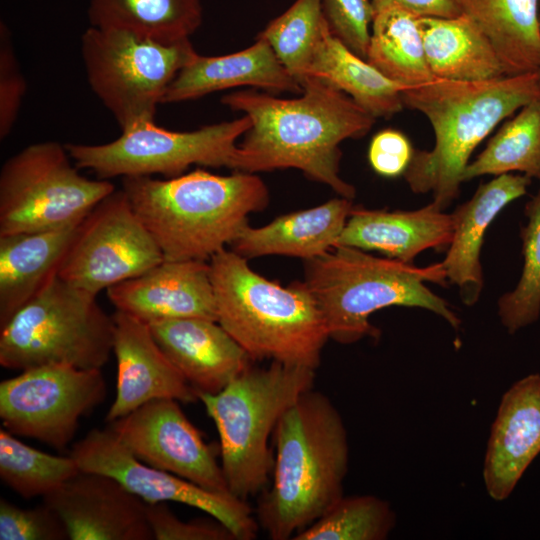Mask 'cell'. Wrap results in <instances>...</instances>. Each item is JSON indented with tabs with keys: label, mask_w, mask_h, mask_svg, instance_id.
<instances>
[{
	"label": "cell",
	"mask_w": 540,
	"mask_h": 540,
	"mask_svg": "<svg viewBox=\"0 0 540 540\" xmlns=\"http://www.w3.org/2000/svg\"><path fill=\"white\" fill-rule=\"evenodd\" d=\"M299 98L280 99L252 90L229 93L221 102L251 120L239 147L236 171L256 173L295 168L353 199L355 188L339 175L346 139L361 138L375 119L326 81L308 77Z\"/></svg>",
	"instance_id": "6da1fadb"
},
{
	"label": "cell",
	"mask_w": 540,
	"mask_h": 540,
	"mask_svg": "<svg viewBox=\"0 0 540 540\" xmlns=\"http://www.w3.org/2000/svg\"><path fill=\"white\" fill-rule=\"evenodd\" d=\"M273 437L272 484L260 497L256 520L270 539L288 540L344 496L347 431L333 402L312 388L282 415Z\"/></svg>",
	"instance_id": "7a4b0ae2"
},
{
	"label": "cell",
	"mask_w": 540,
	"mask_h": 540,
	"mask_svg": "<svg viewBox=\"0 0 540 540\" xmlns=\"http://www.w3.org/2000/svg\"><path fill=\"white\" fill-rule=\"evenodd\" d=\"M164 260L207 261L263 210L269 191L254 173L223 176L196 169L169 179L122 178L121 188Z\"/></svg>",
	"instance_id": "3957f363"
},
{
	"label": "cell",
	"mask_w": 540,
	"mask_h": 540,
	"mask_svg": "<svg viewBox=\"0 0 540 540\" xmlns=\"http://www.w3.org/2000/svg\"><path fill=\"white\" fill-rule=\"evenodd\" d=\"M540 96V71L478 81L434 79L403 91L405 107L430 122L432 150H414L403 174L414 193L432 192L444 210L459 194L476 147L505 118Z\"/></svg>",
	"instance_id": "277c9868"
},
{
	"label": "cell",
	"mask_w": 540,
	"mask_h": 540,
	"mask_svg": "<svg viewBox=\"0 0 540 540\" xmlns=\"http://www.w3.org/2000/svg\"><path fill=\"white\" fill-rule=\"evenodd\" d=\"M217 322L252 360L318 368L329 338L324 316L305 282L282 286L226 248L209 262Z\"/></svg>",
	"instance_id": "5b68a950"
},
{
	"label": "cell",
	"mask_w": 540,
	"mask_h": 540,
	"mask_svg": "<svg viewBox=\"0 0 540 540\" xmlns=\"http://www.w3.org/2000/svg\"><path fill=\"white\" fill-rule=\"evenodd\" d=\"M305 262L304 282L324 316L329 338L338 343L378 337L369 317L389 306L427 309L456 329L461 323L449 304L426 285L446 284L442 262L417 267L345 246Z\"/></svg>",
	"instance_id": "8992f818"
},
{
	"label": "cell",
	"mask_w": 540,
	"mask_h": 540,
	"mask_svg": "<svg viewBox=\"0 0 540 540\" xmlns=\"http://www.w3.org/2000/svg\"><path fill=\"white\" fill-rule=\"evenodd\" d=\"M314 380L315 370L272 361L264 368L249 366L218 393H198L217 428L232 495L246 501L266 489L274 467L269 438Z\"/></svg>",
	"instance_id": "52a82bcc"
},
{
	"label": "cell",
	"mask_w": 540,
	"mask_h": 540,
	"mask_svg": "<svg viewBox=\"0 0 540 540\" xmlns=\"http://www.w3.org/2000/svg\"><path fill=\"white\" fill-rule=\"evenodd\" d=\"M113 339V316L96 295L57 275L0 328V364L20 371L50 364L101 369Z\"/></svg>",
	"instance_id": "ba28073f"
},
{
	"label": "cell",
	"mask_w": 540,
	"mask_h": 540,
	"mask_svg": "<svg viewBox=\"0 0 540 540\" xmlns=\"http://www.w3.org/2000/svg\"><path fill=\"white\" fill-rule=\"evenodd\" d=\"M197 54L189 38L163 42L123 29L94 26L81 36L89 86L121 130L155 120L169 85Z\"/></svg>",
	"instance_id": "9c48e42d"
},
{
	"label": "cell",
	"mask_w": 540,
	"mask_h": 540,
	"mask_svg": "<svg viewBox=\"0 0 540 540\" xmlns=\"http://www.w3.org/2000/svg\"><path fill=\"white\" fill-rule=\"evenodd\" d=\"M115 186L80 174L65 145L31 144L0 171V236L59 229L82 221Z\"/></svg>",
	"instance_id": "30bf717a"
},
{
	"label": "cell",
	"mask_w": 540,
	"mask_h": 540,
	"mask_svg": "<svg viewBox=\"0 0 540 540\" xmlns=\"http://www.w3.org/2000/svg\"><path fill=\"white\" fill-rule=\"evenodd\" d=\"M247 115L193 131H172L145 120L121 130L103 144H65L79 169L93 171L100 179L121 176L176 177L191 165L237 170V139L250 129Z\"/></svg>",
	"instance_id": "8fae6325"
},
{
	"label": "cell",
	"mask_w": 540,
	"mask_h": 540,
	"mask_svg": "<svg viewBox=\"0 0 540 540\" xmlns=\"http://www.w3.org/2000/svg\"><path fill=\"white\" fill-rule=\"evenodd\" d=\"M105 397L101 369L34 367L0 383V419L15 436L63 449L73 439L80 418Z\"/></svg>",
	"instance_id": "7c38bea8"
},
{
	"label": "cell",
	"mask_w": 540,
	"mask_h": 540,
	"mask_svg": "<svg viewBox=\"0 0 540 540\" xmlns=\"http://www.w3.org/2000/svg\"><path fill=\"white\" fill-rule=\"evenodd\" d=\"M163 260L124 191L115 189L81 221L58 276L97 296Z\"/></svg>",
	"instance_id": "4fadbf2b"
},
{
	"label": "cell",
	"mask_w": 540,
	"mask_h": 540,
	"mask_svg": "<svg viewBox=\"0 0 540 540\" xmlns=\"http://www.w3.org/2000/svg\"><path fill=\"white\" fill-rule=\"evenodd\" d=\"M81 472L99 473L120 482L146 503L178 502L200 509L223 523L237 540H252L258 522L245 500L207 490L139 460L110 429H92L70 454Z\"/></svg>",
	"instance_id": "5bb4252c"
},
{
	"label": "cell",
	"mask_w": 540,
	"mask_h": 540,
	"mask_svg": "<svg viewBox=\"0 0 540 540\" xmlns=\"http://www.w3.org/2000/svg\"><path fill=\"white\" fill-rule=\"evenodd\" d=\"M109 428L142 462L207 490L230 493L221 465L179 401L151 400Z\"/></svg>",
	"instance_id": "9a60e30c"
},
{
	"label": "cell",
	"mask_w": 540,
	"mask_h": 540,
	"mask_svg": "<svg viewBox=\"0 0 540 540\" xmlns=\"http://www.w3.org/2000/svg\"><path fill=\"white\" fill-rule=\"evenodd\" d=\"M70 540H151L147 503L116 479L80 472L43 497Z\"/></svg>",
	"instance_id": "2e32d148"
},
{
	"label": "cell",
	"mask_w": 540,
	"mask_h": 540,
	"mask_svg": "<svg viewBox=\"0 0 540 540\" xmlns=\"http://www.w3.org/2000/svg\"><path fill=\"white\" fill-rule=\"evenodd\" d=\"M112 316L117 386L107 422L155 399L168 398L181 403L199 400L195 389L157 344L146 322L118 310Z\"/></svg>",
	"instance_id": "e0dca14e"
},
{
	"label": "cell",
	"mask_w": 540,
	"mask_h": 540,
	"mask_svg": "<svg viewBox=\"0 0 540 540\" xmlns=\"http://www.w3.org/2000/svg\"><path fill=\"white\" fill-rule=\"evenodd\" d=\"M106 291L116 310L147 324L186 317L217 321L210 265L206 261L163 260Z\"/></svg>",
	"instance_id": "ac0fdd59"
},
{
	"label": "cell",
	"mask_w": 540,
	"mask_h": 540,
	"mask_svg": "<svg viewBox=\"0 0 540 540\" xmlns=\"http://www.w3.org/2000/svg\"><path fill=\"white\" fill-rule=\"evenodd\" d=\"M540 453V374L515 382L502 396L483 466L486 491L507 499Z\"/></svg>",
	"instance_id": "d6986e66"
},
{
	"label": "cell",
	"mask_w": 540,
	"mask_h": 540,
	"mask_svg": "<svg viewBox=\"0 0 540 540\" xmlns=\"http://www.w3.org/2000/svg\"><path fill=\"white\" fill-rule=\"evenodd\" d=\"M148 325L157 344L197 394L220 392L251 366L249 354L217 321L186 317Z\"/></svg>",
	"instance_id": "ffe728a7"
},
{
	"label": "cell",
	"mask_w": 540,
	"mask_h": 540,
	"mask_svg": "<svg viewBox=\"0 0 540 540\" xmlns=\"http://www.w3.org/2000/svg\"><path fill=\"white\" fill-rule=\"evenodd\" d=\"M453 232V213H444L435 202L413 211L354 207L335 247L374 250L412 264L424 250L448 247Z\"/></svg>",
	"instance_id": "44dd1931"
},
{
	"label": "cell",
	"mask_w": 540,
	"mask_h": 540,
	"mask_svg": "<svg viewBox=\"0 0 540 540\" xmlns=\"http://www.w3.org/2000/svg\"><path fill=\"white\" fill-rule=\"evenodd\" d=\"M531 178L506 173L481 184L471 199L453 213L454 232L442 261L446 278L460 291L464 304L474 305L483 288L480 262L485 233L497 215L512 201L525 195Z\"/></svg>",
	"instance_id": "7402d4cb"
},
{
	"label": "cell",
	"mask_w": 540,
	"mask_h": 540,
	"mask_svg": "<svg viewBox=\"0 0 540 540\" xmlns=\"http://www.w3.org/2000/svg\"><path fill=\"white\" fill-rule=\"evenodd\" d=\"M239 86L270 92L302 93L303 87L286 70L263 39L250 47L222 56L197 54L169 85L163 103H178Z\"/></svg>",
	"instance_id": "603a6c76"
},
{
	"label": "cell",
	"mask_w": 540,
	"mask_h": 540,
	"mask_svg": "<svg viewBox=\"0 0 540 540\" xmlns=\"http://www.w3.org/2000/svg\"><path fill=\"white\" fill-rule=\"evenodd\" d=\"M353 208L351 199L340 196L262 227L247 224L230 244L231 250L246 259L266 255L313 259L335 247Z\"/></svg>",
	"instance_id": "cb8c5ba5"
},
{
	"label": "cell",
	"mask_w": 540,
	"mask_h": 540,
	"mask_svg": "<svg viewBox=\"0 0 540 540\" xmlns=\"http://www.w3.org/2000/svg\"><path fill=\"white\" fill-rule=\"evenodd\" d=\"M80 223L0 236V328L58 275Z\"/></svg>",
	"instance_id": "d4e9b609"
},
{
	"label": "cell",
	"mask_w": 540,
	"mask_h": 540,
	"mask_svg": "<svg viewBox=\"0 0 540 540\" xmlns=\"http://www.w3.org/2000/svg\"><path fill=\"white\" fill-rule=\"evenodd\" d=\"M419 26L435 78L478 82L507 76L492 42L467 15L420 17Z\"/></svg>",
	"instance_id": "484cf974"
},
{
	"label": "cell",
	"mask_w": 540,
	"mask_h": 540,
	"mask_svg": "<svg viewBox=\"0 0 540 540\" xmlns=\"http://www.w3.org/2000/svg\"><path fill=\"white\" fill-rule=\"evenodd\" d=\"M308 77L320 78L344 92L374 118H390L400 112L405 107L403 91L409 88L390 80L352 52L332 33L329 24L314 50Z\"/></svg>",
	"instance_id": "4316f807"
},
{
	"label": "cell",
	"mask_w": 540,
	"mask_h": 540,
	"mask_svg": "<svg viewBox=\"0 0 540 540\" xmlns=\"http://www.w3.org/2000/svg\"><path fill=\"white\" fill-rule=\"evenodd\" d=\"M495 47L507 75L540 71V0H456Z\"/></svg>",
	"instance_id": "83f0119b"
},
{
	"label": "cell",
	"mask_w": 540,
	"mask_h": 540,
	"mask_svg": "<svg viewBox=\"0 0 540 540\" xmlns=\"http://www.w3.org/2000/svg\"><path fill=\"white\" fill-rule=\"evenodd\" d=\"M88 17L94 27L175 42L199 28L202 6L200 0H89Z\"/></svg>",
	"instance_id": "f1b7e54d"
},
{
	"label": "cell",
	"mask_w": 540,
	"mask_h": 540,
	"mask_svg": "<svg viewBox=\"0 0 540 540\" xmlns=\"http://www.w3.org/2000/svg\"><path fill=\"white\" fill-rule=\"evenodd\" d=\"M418 16L389 6L375 12L366 60L390 80L414 87L436 79L426 61Z\"/></svg>",
	"instance_id": "f546056e"
},
{
	"label": "cell",
	"mask_w": 540,
	"mask_h": 540,
	"mask_svg": "<svg viewBox=\"0 0 540 540\" xmlns=\"http://www.w3.org/2000/svg\"><path fill=\"white\" fill-rule=\"evenodd\" d=\"M512 172L540 179V96L500 127L485 149L468 163L461 181Z\"/></svg>",
	"instance_id": "4dcf8cb0"
},
{
	"label": "cell",
	"mask_w": 540,
	"mask_h": 540,
	"mask_svg": "<svg viewBox=\"0 0 540 540\" xmlns=\"http://www.w3.org/2000/svg\"><path fill=\"white\" fill-rule=\"evenodd\" d=\"M80 472L71 455L42 452L0 430V477L21 497H45Z\"/></svg>",
	"instance_id": "1f68e13d"
},
{
	"label": "cell",
	"mask_w": 540,
	"mask_h": 540,
	"mask_svg": "<svg viewBox=\"0 0 540 540\" xmlns=\"http://www.w3.org/2000/svg\"><path fill=\"white\" fill-rule=\"evenodd\" d=\"M395 524L396 515L386 500L374 495L342 496L292 540H384Z\"/></svg>",
	"instance_id": "d6a6232c"
},
{
	"label": "cell",
	"mask_w": 540,
	"mask_h": 540,
	"mask_svg": "<svg viewBox=\"0 0 540 540\" xmlns=\"http://www.w3.org/2000/svg\"><path fill=\"white\" fill-rule=\"evenodd\" d=\"M327 24L321 0H296L282 15L271 21L257 38L271 46L282 65L302 86Z\"/></svg>",
	"instance_id": "836d02e7"
},
{
	"label": "cell",
	"mask_w": 540,
	"mask_h": 540,
	"mask_svg": "<svg viewBox=\"0 0 540 540\" xmlns=\"http://www.w3.org/2000/svg\"><path fill=\"white\" fill-rule=\"evenodd\" d=\"M521 230L524 267L514 290L498 301V315L510 334L537 321L540 314V189L526 204Z\"/></svg>",
	"instance_id": "e575fe53"
},
{
	"label": "cell",
	"mask_w": 540,
	"mask_h": 540,
	"mask_svg": "<svg viewBox=\"0 0 540 540\" xmlns=\"http://www.w3.org/2000/svg\"><path fill=\"white\" fill-rule=\"evenodd\" d=\"M1 540H64L69 539L60 516L49 506L24 509L0 499Z\"/></svg>",
	"instance_id": "d590c367"
},
{
	"label": "cell",
	"mask_w": 540,
	"mask_h": 540,
	"mask_svg": "<svg viewBox=\"0 0 540 540\" xmlns=\"http://www.w3.org/2000/svg\"><path fill=\"white\" fill-rule=\"evenodd\" d=\"M332 33L366 60L375 15L372 0H321Z\"/></svg>",
	"instance_id": "8d00e7d4"
},
{
	"label": "cell",
	"mask_w": 540,
	"mask_h": 540,
	"mask_svg": "<svg viewBox=\"0 0 540 540\" xmlns=\"http://www.w3.org/2000/svg\"><path fill=\"white\" fill-rule=\"evenodd\" d=\"M8 27L0 25V139L12 131L26 92Z\"/></svg>",
	"instance_id": "74e56055"
},
{
	"label": "cell",
	"mask_w": 540,
	"mask_h": 540,
	"mask_svg": "<svg viewBox=\"0 0 540 540\" xmlns=\"http://www.w3.org/2000/svg\"><path fill=\"white\" fill-rule=\"evenodd\" d=\"M147 519L156 540H237L217 519L213 521L179 519L165 502L147 503Z\"/></svg>",
	"instance_id": "f35d334b"
},
{
	"label": "cell",
	"mask_w": 540,
	"mask_h": 540,
	"mask_svg": "<svg viewBox=\"0 0 540 540\" xmlns=\"http://www.w3.org/2000/svg\"><path fill=\"white\" fill-rule=\"evenodd\" d=\"M414 150L401 131L384 129L372 138L368 159L373 170L384 177H396L407 170Z\"/></svg>",
	"instance_id": "ab89813d"
},
{
	"label": "cell",
	"mask_w": 540,
	"mask_h": 540,
	"mask_svg": "<svg viewBox=\"0 0 540 540\" xmlns=\"http://www.w3.org/2000/svg\"><path fill=\"white\" fill-rule=\"evenodd\" d=\"M372 4L375 12L398 6L421 17L451 18L461 14L456 0H372Z\"/></svg>",
	"instance_id": "60d3db41"
},
{
	"label": "cell",
	"mask_w": 540,
	"mask_h": 540,
	"mask_svg": "<svg viewBox=\"0 0 540 540\" xmlns=\"http://www.w3.org/2000/svg\"><path fill=\"white\" fill-rule=\"evenodd\" d=\"M539 28H540V4H539Z\"/></svg>",
	"instance_id": "b9f144b4"
}]
</instances>
